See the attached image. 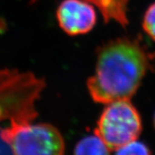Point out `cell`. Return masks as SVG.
Masks as SVG:
<instances>
[{
  "mask_svg": "<svg viewBox=\"0 0 155 155\" xmlns=\"http://www.w3.org/2000/svg\"><path fill=\"white\" fill-rule=\"evenodd\" d=\"M43 78L32 72L0 70V122H33L36 104L45 89Z\"/></svg>",
  "mask_w": 155,
  "mask_h": 155,
  "instance_id": "obj_2",
  "label": "cell"
},
{
  "mask_svg": "<svg viewBox=\"0 0 155 155\" xmlns=\"http://www.w3.org/2000/svg\"><path fill=\"white\" fill-rule=\"evenodd\" d=\"M153 126H154V128H155V112H154V115H153Z\"/></svg>",
  "mask_w": 155,
  "mask_h": 155,
  "instance_id": "obj_11",
  "label": "cell"
},
{
  "mask_svg": "<svg viewBox=\"0 0 155 155\" xmlns=\"http://www.w3.org/2000/svg\"><path fill=\"white\" fill-rule=\"evenodd\" d=\"M37 0H30V3H34Z\"/></svg>",
  "mask_w": 155,
  "mask_h": 155,
  "instance_id": "obj_12",
  "label": "cell"
},
{
  "mask_svg": "<svg viewBox=\"0 0 155 155\" xmlns=\"http://www.w3.org/2000/svg\"><path fill=\"white\" fill-rule=\"evenodd\" d=\"M96 56L94 74L88 78L86 87L98 104L131 99L153 68V54L140 37L110 40L97 48Z\"/></svg>",
  "mask_w": 155,
  "mask_h": 155,
  "instance_id": "obj_1",
  "label": "cell"
},
{
  "mask_svg": "<svg viewBox=\"0 0 155 155\" xmlns=\"http://www.w3.org/2000/svg\"><path fill=\"white\" fill-rule=\"evenodd\" d=\"M94 133L110 152L139 139L143 122L139 111L130 99H120L105 104Z\"/></svg>",
  "mask_w": 155,
  "mask_h": 155,
  "instance_id": "obj_4",
  "label": "cell"
},
{
  "mask_svg": "<svg viewBox=\"0 0 155 155\" xmlns=\"http://www.w3.org/2000/svg\"><path fill=\"white\" fill-rule=\"evenodd\" d=\"M0 135L15 154L61 155L65 151L63 135L50 124L11 121Z\"/></svg>",
  "mask_w": 155,
  "mask_h": 155,
  "instance_id": "obj_3",
  "label": "cell"
},
{
  "mask_svg": "<svg viewBox=\"0 0 155 155\" xmlns=\"http://www.w3.org/2000/svg\"><path fill=\"white\" fill-rule=\"evenodd\" d=\"M116 154H128V155H148L150 154L151 151L146 144L137 140L132 141L124 147L119 148L115 151Z\"/></svg>",
  "mask_w": 155,
  "mask_h": 155,
  "instance_id": "obj_8",
  "label": "cell"
},
{
  "mask_svg": "<svg viewBox=\"0 0 155 155\" xmlns=\"http://www.w3.org/2000/svg\"><path fill=\"white\" fill-rule=\"evenodd\" d=\"M99 10L104 22L115 21L126 28L129 24V0H84Z\"/></svg>",
  "mask_w": 155,
  "mask_h": 155,
  "instance_id": "obj_6",
  "label": "cell"
},
{
  "mask_svg": "<svg viewBox=\"0 0 155 155\" xmlns=\"http://www.w3.org/2000/svg\"><path fill=\"white\" fill-rule=\"evenodd\" d=\"M60 29L69 36L90 33L97 19L96 8L84 0H63L56 10Z\"/></svg>",
  "mask_w": 155,
  "mask_h": 155,
  "instance_id": "obj_5",
  "label": "cell"
},
{
  "mask_svg": "<svg viewBox=\"0 0 155 155\" xmlns=\"http://www.w3.org/2000/svg\"><path fill=\"white\" fill-rule=\"evenodd\" d=\"M143 28L148 37L155 41V2L150 5L143 15Z\"/></svg>",
  "mask_w": 155,
  "mask_h": 155,
  "instance_id": "obj_9",
  "label": "cell"
},
{
  "mask_svg": "<svg viewBox=\"0 0 155 155\" xmlns=\"http://www.w3.org/2000/svg\"><path fill=\"white\" fill-rule=\"evenodd\" d=\"M11 153L10 149L9 148V147L7 146L4 141L2 140V139L1 138V135H0V153Z\"/></svg>",
  "mask_w": 155,
  "mask_h": 155,
  "instance_id": "obj_10",
  "label": "cell"
},
{
  "mask_svg": "<svg viewBox=\"0 0 155 155\" xmlns=\"http://www.w3.org/2000/svg\"><path fill=\"white\" fill-rule=\"evenodd\" d=\"M75 154H108L110 153L108 147L100 137L94 133L82 139L74 147Z\"/></svg>",
  "mask_w": 155,
  "mask_h": 155,
  "instance_id": "obj_7",
  "label": "cell"
}]
</instances>
